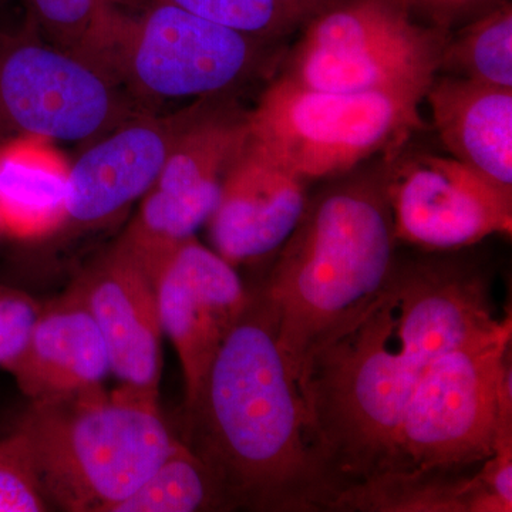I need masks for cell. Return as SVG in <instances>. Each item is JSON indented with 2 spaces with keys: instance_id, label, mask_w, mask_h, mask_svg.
Returning a JSON list of instances; mask_svg holds the SVG:
<instances>
[{
  "instance_id": "obj_1",
  "label": "cell",
  "mask_w": 512,
  "mask_h": 512,
  "mask_svg": "<svg viewBox=\"0 0 512 512\" xmlns=\"http://www.w3.org/2000/svg\"><path fill=\"white\" fill-rule=\"evenodd\" d=\"M508 318L494 315L483 275L470 266L397 259L379 295L318 350L303 377L343 491L392 473L404 409L430 366Z\"/></svg>"
},
{
  "instance_id": "obj_2",
  "label": "cell",
  "mask_w": 512,
  "mask_h": 512,
  "mask_svg": "<svg viewBox=\"0 0 512 512\" xmlns=\"http://www.w3.org/2000/svg\"><path fill=\"white\" fill-rule=\"evenodd\" d=\"M180 439L211 474L224 511H335L342 484L259 286L184 406Z\"/></svg>"
},
{
  "instance_id": "obj_3",
  "label": "cell",
  "mask_w": 512,
  "mask_h": 512,
  "mask_svg": "<svg viewBox=\"0 0 512 512\" xmlns=\"http://www.w3.org/2000/svg\"><path fill=\"white\" fill-rule=\"evenodd\" d=\"M396 244L386 165L309 198L259 285L275 315L279 348L301 389L312 357L389 281Z\"/></svg>"
},
{
  "instance_id": "obj_4",
  "label": "cell",
  "mask_w": 512,
  "mask_h": 512,
  "mask_svg": "<svg viewBox=\"0 0 512 512\" xmlns=\"http://www.w3.org/2000/svg\"><path fill=\"white\" fill-rule=\"evenodd\" d=\"M25 434L50 507L110 512L180 446L158 399L117 387L30 402Z\"/></svg>"
},
{
  "instance_id": "obj_5",
  "label": "cell",
  "mask_w": 512,
  "mask_h": 512,
  "mask_svg": "<svg viewBox=\"0 0 512 512\" xmlns=\"http://www.w3.org/2000/svg\"><path fill=\"white\" fill-rule=\"evenodd\" d=\"M511 316L440 356L410 397L390 474H457L512 440Z\"/></svg>"
},
{
  "instance_id": "obj_6",
  "label": "cell",
  "mask_w": 512,
  "mask_h": 512,
  "mask_svg": "<svg viewBox=\"0 0 512 512\" xmlns=\"http://www.w3.org/2000/svg\"><path fill=\"white\" fill-rule=\"evenodd\" d=\"M424 96L322 92L281 74L248 111L249 136L303 180L339 177L417 130Z\"/></svg>"
},
{
  "instance_id": "obj_7",
  "label": "cell",
  "mask_w": 512,
  "mask_h": 512,
  "mask_svg": "<svg viewBox=\"0 0 512 512\" xmlns=\"http://www.w3.org/2000/svg\"><path fill=\"white\" fill-rule=\"evenodd\" d=\"M265 43L156 0L128 16L110 6L103 70L134 103L214 99L254 76Z\"/></svg>"
},
{
  "instance_id": "obj_8",
  "label": "cell",
  "mask_w": 512,
  "mask_h": 512,
  "mask_svg": "<svg viewBox=\"0 0 512 512\" xmlns=\"http://www.w3.org/2000/svg\"><path fill=\"white\" fill-rule=\"evenodd\" d=\"M106 73L39 33H0V143H92L144 111Z\"/></svg>"
},
{
  "instance_id": "obj_9",
  "label": "cell",
  "mask_w": 512,
  "mask_h": 512,
  "mask_svg": "<svg viewBox=\"0 0 512 512\" xmlns=\"http://www.w3.org/2000/svg\"><path fill=\"white\" fill-rule=\"evenodd\" d=\"M248 141V111L222 97L205 100L175 141L156 183L117 241L151 281L156 282L170 256L210 220L225 174Z\"/></svg>"
},
{
  "instance_id": "obj_10",
  "label": "cell",
  "mask_w": 512,
  "mask_h": 512,
  "mask_svg": "<svg viewBox=\"0 0 512 512\" xmlns=\"http://www.w3.org/2000/svg\"><path fill=\"white\" fill-rule=\"evenodd\" d=\"M386 165L394 235L427 251L471 247L510 235L512 194L454 157L412 154Z\"/></svg>"
},
{
  "instance_id": "obj_11",
  "label": "cell",
  "mask_w": 512,
  "mask_h": 512,
  "mask_svg": "<svg viewBox=\"0 0 512 512\" xmlns=\"http://www.w3.org/2000/svg\"><path fill=\"white\" fill-rule=\"evenodd\" d=\"M156 292L161 328L183 369L187 406L244 312L249 291L235 266L194 237L165 262Z\"/></svg>"
},
{
  "instance_id": "obj_12",
  "label": "cell",
  "mask_w": 512,
  "mask_h": 512,
  "mask_svg": "<svg viewBox=\"0 0 512 512\" xmlns=\"http://www.w3.org/2000/svg\"><path fill=\"white\" fill-rule=\"evenodd\" d=\"M205 100L170 116L138 114L92 141L70 164L64 228L106 227L141 200Z\"/></svg>"
},
{
  "instance_id": "obj_13",
  "label": "cell",
  "mask_w": 512,
  "mask_h": 512,
  "mask_svg": "<svg viewBox=\"0 0 512 512\" xmlns=\"http://www.w3.org/2000/svg\"><path fill=\"white\" fill-rule=\"evenodd\" d=\"M106 345L121 386L158 399L163 352L156 285L119 242L74 282Z\"/></svg>"
},
{
  "instance_id": "obj_14",
  "label": "cell",
  "mask_w": 512,
  "mask_h": 512,
  "mask_svg": "<svg viewBox=\"0 0 512 512\" xmlns=\"http://www.w3.org/2000/svg\"><path fill=\"white\" fill-rule=\"evenodd\" d=\"M306 184L249 136L207 222L214 251L232 266L278 251L305 212Z\"/></svg>"
},
{
  "instance_id": "obj_15",
  "label": "cell",
  "mask_w": 512,
  "mask_h": 512,
  "mask_svg": "<svg viewBox=\"0 0 512 512\" xmlns=\"http://www.w3.org/2000/svg\"><path fill=\"white\" fill-rule=\"evenodd\" d=\"M3 370L30 402H47L104 386L110 363L96 322L70 289L40 306L25 345Z\"/></svg>"
},
{
  "instance_id": "obj_16",
  "label": "cell",
  "mask_w": 512,
  "mask_h": 512,
  "mask_svg": "<svg viewBox=\"0 0 512 512\" xmlns=\"http://www.w3.org/2000/svg\"><path fill=\"white\" fill-rule=\"evenodd\" d=\"M424 99L451 157L512 194V89L437 73Z\"/></svg>"
},
{
  "instance_id": "obj_17",
  "label": "cell",
  "mask_w": 512,
  "mask_h": 512,
  "mask_svg": "<svg viewBox=\"0 0 512 512\" xmlns=\"http://www.w3.org/2000/svg\"><path fill=\"white\" fill-rule=\"evenodd\" d=\"M446 30L429 26L420 35L386 45L343 53L296 50L284 76L293 82L335 93L409 90L426 93L439 73Z\"/></svg>"
},
{
  "instance_id": "obj_18",
  "label": "cell",
  "mask_w": 512,
  "mask_h": 512,
  "mask_svg": "<svg viewBox=\"0 0 512 512\" xmlns=\"http://www.w3.org/2000/svg\"><path fill=\"white\" fill-rule=\"evenodd\" d=\"M70 164L49 138L25 136L0 143L3 237L40 241L64 228Z\"/></svg>"
},
{
  "instance_id": "obj_19",
  "label": "cell",
  "mask_w": 512,
  "mask_h": 512,
  "mask_svg": "<svg viewBox=\"0 0 512 512\" xmlns=\"http://www.w3.org/2000/svg\"><path fill=\"white\" fill-rule=\"evenodd\" d=\"M487 504L477 476L386 474L343 491L335 511L485 512Z\"/></svg>"
},
{
  "instance_id": "obj_20",
  "label": "cell",
  "mask_w": 512,
  "mask_h": 512,
  "mask_svg": "<svg viewBox=\"0 0 512 512\" xmlns=\"http://www.w3.org/2000/svg\"><path fill=\"white\" fill-rule=\"evenodd\" d=\"M487 86L512 89V5L504 2L448 36L440 69Z\"/></svg>"
},
{
  "instance_id": "obj_21",
  "label": "cell",
  "mask_w": 512,
  "mask_h": 512,
  "mask_svg": "<svg viewBox=\"0 0 512 512\" xmlns=\"http://www.w3.org/2000/svg\"><path fill=\"white\" fill-rule=\"evenodd\" d=\"M224 511L211 474L181 441L136 491L110 512Z\"/></svg>"
},
{
  "instance_id": "obj_22",
  "label": "cell",
  "mask_w": 512,
  "mask_h": 512,
  "mask_svg": "<svg viewBox=\"0 0 512 512\" xmlns=\"http://www.w3.org/2000/svg\"><path fill=\"white\" fill-rule=\"evenodd\" d=\"M258 42L303 29L340 0H167Z\"/></svg>"
},
{
  "instance_id": "obj_23",
  "label": "cell",
  "mask_w": 512,
  "mask_h": 512,
  "mask_svg": "<svg viewBox=\"0 0 512 512\" xmlns=\"http://www.w3.org/2000/svg\"><path fill=\"white\" fill-rule=\"evenodd\" d=\"M110 0H26L37 33L99 69Z\"/></svg>"
},
{
  "instance_id": "obj_24",
  "label": "cell",
  "mask_w": 512,
  "mask_h": 512,
  "mask_svg": "<svg viewBox=\"0 0 512 512\" xmlns=\"http://www.w3.org/2000/svg\"><path fill=\"white\" fill-rule=\"evenodd\" d=\"M25 434L16 427L0 439V512L50 510Z\"/></svg>"
},
{
  "instance_id": "obj_25",
  "label": "cell",
  "mask_w": 512,
  "mask_h": 512,
  "mask_svg": "<svg viewBox=\"0 0 512 512\" xmlns=\"http://www.w3.org/2000/svg\"><path fill=\"white\" fill-rule=\"evenodd\" d=\"M40 311L25 292L0 286V367L8 365L28 339Z\"/></svg>"
},
{
  "instance_id": "obj_26",
  "label": "cell",
  "mask_w": 512,
  "mask_h": 512,
  "mask_svg": "<svg viewBox=\"0 0 512 512\" xmlns=\"http://www.w3.org/2000/svg\"><path fill=\"white\" fill-rule=\"evenodd\" d=\"M400 2L419 22L451 33V30L466 25L470 20L507 0H400Z\"/></svg>"
}]
</instances>
